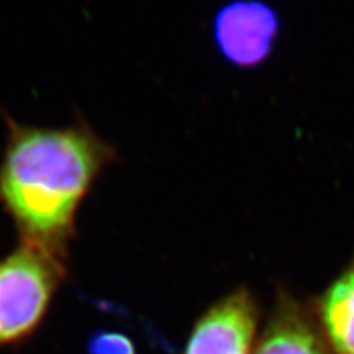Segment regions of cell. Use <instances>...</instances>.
<instances>
[{
    "label": "cell",
    "instance_id": "obj_4",
    "mask_svg": "<svg viewBox=\"0 0 354 354\" xmlns=\"http://www.w3.org/2000/svg\"><path fill=\"white\" fill-rule=\"evenodd\" d=\"M258 308L248 290H234L212 305L190 331L184 354H251Z\"/></svg>",
    "mask_w": 354,
    "mask_h": 354
},
{
    "label": "cell",
    "instance_id": "obj_3",
    "mask_svg": "<svg viewBox=\"0 0 354 354\" xmlns=\"http://www.w3.org/2000/svg\"><path fill=\"white\" fill-rule=\"evenodd\" d=\"M281 17L264 0H232L216 12L214 39L221 56L238 68H254L271 55Z\"/></svg>",
    "mask_w": 354,
    "mask_h": 354
},
{
    "label": "cell",
    "instance_id": "obj_1",
    "mask_svg": "<svg viewBox=\"0 0 354 354\" xmlns=\"http://www.w3.org/2000/svg\"><path fill=\"white\" fill-rule=\"evenodd\" d=\"M107 158V148L82 130L13 133L0 166V201L24 241L63 258L79 203Z\"/></svg>",
    "mask_w": 354,
    "mask_h": 354
},
{
    "label": "cell",
    "instance_id": "obj_7",
    "mask_svg": "<svg viewBox=\"0 0 354 354\" xmlns=\"http://www.w3.org/2000/svg\"><path fill=\"white\" fill-rule=\"evenodd\" d=\"M87 354H136V348L127 335L100 330L88 339Z\"/></svg>",
    "mask_w": 354,
    "mask_h": 354
},
{
    "label": "cell",
    "instance_id": "obj_5",
    "mask_svg": "<svg viewBox=\"0 0 354 354\" xmlns=\"http://www.w3.org/2000/svg\"><path fill=\"white\" fill-rule=\"evenodd\" d=\"M251 354H325V349L302 308L282 299Z\"/></svg>",
    "mask_w": 354,
    "mask_h": 354
},
{
    "label": "cell",
    "instance_id": "obj_6",
    "mask_svg": "<svg viewBox=\"0 0 354 354\" xmlns=\"http://www.w3.org/2000/svg\"><path fill=\"white\" fill-rule=\"evenodd\" d=\"M320 322L335 354H354V264L323 294Z\"/></svg>",
    "mask_w": 354,
    "mask_h": 354
},
{
    "label": "cell",
    "instance_id": "obj_2",
    "mask_svg": "<svg viewBox=\"0 0 354 354\" xmlns=\"http://www.w3.org/2000/svg\"><path fill=\"white\" fill-rule=\"evenodd\" d=\"M63 276V258L28 241L0 263V346L38 328Z\"/></svg>",
    "mask_w": 354,
    "mask_h": 354
}]
</instances>
